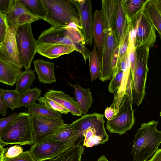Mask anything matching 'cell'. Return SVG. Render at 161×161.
Returning <instances> with one entry per match:
<instances>
[{"instance_id":"1","label":"cell","mask_w":161,"mask_h":161,"mask_svg":"<svg viewBox=\"0 0 161 161\" xmlns=\"http://www.w3.org/2000/svg\"><path fill=\"white\" fill-rule=\"evenodd\" d=\"M101 11L104 25V45L99 79L103 82L109 80L113 72L111 67L113 53L119 45L115 27L118 0H102Z\"/></svg>"},{"instance_id":"2","label":"cell","mask_w":161,"mask_h":161,"mask_svg":"<svg viewBox=\"0 0 161 161\" xmlns=\"http://www.w3.org/2000/svg\"><path fill=\"white\" fill-rule=\"evenodd\" d=\"M158 124L152 120L141 124L133 141V161H146L157 150L161 143V131L157 128Z\"/></svg>"},{"instance_id":"3","label":"cell","mask_w":161,"mask_h":161,"mask_svg":"<svg viewBox=\"0 0 161 161\" xmlns=\"http://www.w3.org/2000/svg\"><path fill=\"white\" fill-rule=\"evenodd\" d=\"M47 11L45 21L52 26L65 27L75 23L82 30L80 18L72 0H42Z\"/></svg>"},{"instance_id":"4","label":"cell","mask_w":161,"mask_h":161,"mask_svg":"<svg viewBox=\"0 0 161 161\" xmlns=\"http://www.w3.org/2000/svg\"><path fill=\"white\" fill-rule=\"evenodd\" d=\"M0 144L4 145H33L31 115L27 112L19 113L8 128L0 136Z\"/></svg>"},{"instance_id":"5","label":"cell","mask_w":161,"mask_h":161,"mask_svg":"<svg viewBox=\"0 0 161 161\" xmlns=\"http://www.w3.org/2000/svg\"><path fill=\"white\" fill-rule=\"evenodd\" d=\"M149 48L145 46L136 49V61L132 75V90L133 100L139 106L145 94L147 75L149 71L148 62Z\"/></svg>"},{"instance_id":"6","label":"cell","mask_w":161,"mask_h":161,"mask_svg":"<svg viewBox=\"0 0 161 161\" xmlns=\"http://www.w3.org/2000/svg\"><path fill=\"white\" fill-rule=\"evenodd\" d=\"M16 38L21 63L25 70L30 69L38 47L37 40L33 36L31 23L17 27Z\"/></svg>"},{"instance_id":"7","label":"cell","mask_w":161,"mask_h":161,"mask_svg":"<svg viewBox=\"0 0 161 161\" xmlns=\"http://www.w3.org/2000/svg\"><path fill=\"white\" fill-rule=\"evenodd\" d=\"M133 101L128 94H125L115 117L107 121L106 128L110 134L121 135L131 129L135 122Z\"/></svg>"},{"instance_id":"8","label":"cell","mask_w":161,"mask_h":161,"mask_svg":"<svg viewBox=\"0 0 161 161\" xmlns=\"http://www.w3.org/2000/svg\"><path fill=\"white\" fill-rule=\"evenodd\" d=\"M130 26L134 32V45L136 49L145 46L150 49L154 46L156 31L144 11L132 20Z\"/></svg>"},{"instance_id":"9","label":"cell","mask_w":161,"mask_h":161,"mask_svg":"<svg viewBox=\"0 0 161 161\" xmlns=\"http://www.w3.org/2000/svg\"><path fill=\"white\" fill-rule=\"evenodd\" d=\"M31 122L34 139L33 145L50 138L65 124L61 118L38 115H31Z\"/></svg>"},{"instance_id":"10","label":"cell","mask_w":161,"mask_h":161,"mask_svg":"<svg viewBox=\"0 0 161 161\" xmlns=\"http://www.w3.org/2000/svg\"><path fill=\"white\" fill-rule=\"evenodd\" d=\"M79 15L82 27V33L86 42L91 46L93 44L92 27L93 22L92 5L90 0H72Z\"/></svg>"},{"instance_id":"11","label":"cell","mask_w":161,"mask_h":161,"mask_svg":"<svg viewBox=\"0 0 161 161\" xmlns=\"http://www.w3.org/2000/svg\"><path fill=\"white\" fill-rule=\"evenodd\" d=\"M16 27L8 25L5 39L0 44V58L22 68L16 40Z\"/></svg>"},{"instance_id":"12","label":"cell","mask_w":161,"mask_h":161,"mask_svg":"<svg viewBox=\"0 0 161 161\" xmlns=\"http://www.w3.org/2000/svg\"><path fill=\"white\" fill-rule=\"evenodd\" d=\"M69 147L48 139L37 145H31L29 151L36 161H45L57 157Z\"/></svg>"},{"instance_id":"13","label":"cell","mask_w":161,"mask_h":161,"mask_svg":"<svg viewBox=\"0 0 161 161\" xmlns=\"http://www.w3.org/2000/svg\"><path fill=\"white\" fill-rule=\"evenodd\" d=\"M104 115L102 114L94 112L83 115L72 123L74 129L71 143L75 144L78 140H82L83 132L88 128L104 123Z\"/></svg>"},{"instance_id":"14","label":"cell","mask_w":161,"mask_h":161,"mask_svg":"<svg viewBox=\"0 0 161 161\" xmlns=\"http://www.w3.org/2000/svg\"><path fill=\"white\" fill-rule=\"evenodd\" d=\"M37 42L38 45L44 44L59 43L72 45L75 48L77 44L67 36L66 27L55 26H51L44 30L39 36Z\"/></svg>"},{"instance_id":"15","label":"cell","mask_w":161,"mask_h":161,"mask_svg":"<svg viewBox=\"0 0 161 161\" xmlns=\"http://www.w3.org/2000/svg\"><path fill=\"white\" fill-rule=\"evenodd\" d=\"M103 29V22L101 11L96 10L94 14L92 36L94 46L96 47L101 63L104 45Z\"/></svg>"},{"instance_id":"16","label":"cell","mask_w":161,"mask_h":161,"mask_svg":"<svg viewBox=\"0 0 161 161\" xmlns=\"http://www.w3.org/2000/svg\"><path fill=\"white\" fill-rule=\"evenodd\" d=\"M44 97L49 98L60 104L67 109L72 115L82 116L76 101L63 91L50 90L44 94Z\"/></svg>"},{"instance_id":"17","label":"cell","mask_w":161,"mask_h":161,"mask_svg":"<svg viewBox=\"0 0 161 161\" xmlns=\"http://www.w3.org/2000/svg\"><path fill=\"white\" fill-rule=\"evenodd\" d=\"M73 46L63 44H44L38 45L37 53L50 59H54L76 50Z\"/></svg>"},{"instance_id":"18","label":"cell","mask_w":161,"mask_h":161,"mask_svg":"<svg viewBox=\"0 0 161 161\" xmlns=\"http://www.w3.org/2000/svg\"><path fill=\"white\" fill-rule=\"evenodd\" d=\"M33 63L35 71L38 75L40 82L51 84L56 82L54 72L55 64L53 62L43 59H37L34 60Z\"/></svg>"},{"instance_id":"19","label":"cell","mask_w":161,"mask_h":161,"mask_svg":"<svg viewBox=\"0 0 161 161\" xmlns=\"http://www.w3.org/2000/svg\"><path fill=\"white\" fill-rule=\"evenodd\" d=\"M21 67L0 58V82L13 86L21 72Z\"/></svg>"},{"instance_id":"20","label":"cell","mask_w":161,"mask_h":161,"mask_svg":"<svg viewBox=\"0 0 161 161\" xmlns=\"http://www.w3.org/2000/svg\"><path fill=\"white\" fill-rule=\"evenodd\" d=\"M69 84L74 88L76 102L82 115L87 114L93 102L90 89L84 88L78 84Z\"/></svg>"},{"instance_id":"21","label":"cell","mask_w":161,"mask_h":161,"mask_svg":"<svg viewBox=\"0 0 161 161\" xmlns=\"http://www.w3.org/2000/svg\"><path fill=\"white\" fill-rule=\"evenodd\" d=\"M128 25L144 10L150 0H121Z\"/></svg>"},{"instance_id":"22","label":"cell","mask_w":161,"mask_h":161,"mask_svg":"<svg viewBox=\"0 0 161 161\" xmlns=\"http://www.w3.org/2000/svg\"><path fill=\"white\" fill-rule=\"evenodd\" d=\"M115 27L119 44L120 46L123 43L126 34L130 31L128 22L123 8L121 0H118Z\"/></svg>"},{"instance_id":"23","label":"cell","mask_w":161,"mask_h":161,"mask_svg":"<svg viewBox=\"0 0 161 161\" xmlns=\"http://www.w3.org/2000/svg\"><path fill=\"white\" fill-rule=\"evenodd\" d=\"M82 141H79L77 143L68 148L56 158L50 159L49 161H81L84 146L80 144Z\"/></svg>"},{"instance_id":"24","label":"cell","mask_w":161,"mask_h":161,"mask_svg":"<svg viewBox=\"0 0 161 161\" xmlns=\"http://www.w3.org/2000/svg\"><path fill=\"white\" fill-rule=\"evenodd\" d=\"M74 127L72 123L65 124L50 139L64 146H73L71 143L74 132Z\"/></svg>"},{"instance_id":"25","label":"cell","mask_w":161,"mask_h":161,"mask_svg":"<svg viewBox=\"0 0 161 161\" xmlns=\"http://www.w3.org/2000/svg\"><path fill=\"white\" fill-rule=\"evenodd\" d=\"M27 10L39 19L45 20L47 11L42 0H20Z\"/></svg>"},{"instance_id":"26","label":"cell","mask_w":161,"mask_h":161,"mask_svg":"<svg viewBox=\"0 0 161 161\" xmlns=\"http://www.w3.org/2000/svg\"><path fill=\"white\" fill-rule=\"evenodd\" d=\"M144 11L158 33L161 40V15L153 0H150Z\"/></svg>"},{"instance_id":"27","label":"cell","mask_w":161,"mask_h":161,"mask_svg":"<svg viewBox=\"0 0 161 161\" xmlns=\"http://www.w3.org/2000/svg\"><path fill=\"white\" fill-rule=\"evenodd\" d=\"M35 78L36 75L34 71L29 69L21 71L16 80L15 90L21 93L30 89Z\"/></svg>"},{"instance_id":"28","label":"cell","mask_w":161,"mask_h":161,"mask_svg":"<svg viewBox=\"0 0 161 161\" xmlns=\"http://www.w3.org/2000/svg\"><path fill=\"white\" fill-rule=\"evenodd\" d=\"M0 95L8 107L13 111L21 107L20 104L21 93L15 90H6L1 88Z\"/></svg>"},{"instance_id":"29","label":"cell","mask_w":161,"mask_h":161,"mask_svg":"<svg viewBox=\"0 0 161 161\" xmlns=\"http://www.w3.org/2000/svg\"><path fill=\"white\" fill-rule=\"evenodd\" d=\"M27 11H28L20 0H14L12 7L6 14L8 25L15 27L17 19L22 14Z\"/></svg>"},{"instance_id":"30","label":"cell","mask_w":161,"mask_h":161,"mask_svg":"<svg viewBox=\"0 0 161 161\" xmlns=\"http://www.w3.org/2000/svg\"><path fill=\"white\" fill-rule=\"evenodd\" d=\"M27 112L31 115H38L43 116L61 119L60 113L51 109L42 103H36L28 108Z\"/></svg>"},{"instance_id":"31","label":"cell","mask_w":161,"mask_h":161,"mask_svg":"<svg viewBox=\"0 0 161 161\" xmlns=\"http://www.w3.org/2000/svg\"><path fill=\"white\" fill-rule=\"evenodd\" d=\"M42 91L40 88L35 87L21 93L20 104L26 108H29L36 103V101L40 97Z\"/></svg>"},{"instance_id":"32","label":"cell","mask_w":161,"mask_h":161,"mask_svg":"<svg viewBox=\"0 0 161 161\" xmlns=\"http://www.w3.org/2000/svg\"><path fill=\"white\" fill-rule=\"evenodd\" d=\"M89 59L91 80L93 81L99 77L101 71V62L94 46L89 53Z\"/></svg>"},{"instance_id":"33","label":"cell","mask_w":161,"mask_h":161,"mask_svg":"<svg viewBox=\"0 0 161 161\" xmlns=\"http://www.w3.org/2000/svg\"><path fill=\"white\" fill-rule=\"evenodd\" d=\"M67 36L74 43L85 45L86 41L83 34L74 22L69 23L66 27Z\"/></svg>"},{"instance_id":"34","label":"cell","mask_w":161,"mask_h":161,"mask_svg":"<svg viewBox=\"0 0 161 161\" xmlns=\"http://www.w3.org/2000/svg\"><path fill=\"white\" fill-rule=\"evenodd\" d=\"M123 76V72L121 67L116 69L113 74L111 80L109 85V91L114 95V97L117 96L121 86Z\"/></svg>"},{"instance_id":"35","label":"cell","mask_w":161,"mask_h":161,"mask_svg":"<svg viewBox=\"0 0 161 161\" xmlns=\"http://www.w3.org/2000/svg\"><path fill=\"white\" fill-rule=\"evenodd\" d=\"M37 100L39 103L43 104L49 108L61 113L66 114L69 112L63 106L49 98L42 97H40Z\"/></svg>"},{"instance_id":"36","label":"cell","mask_w":161,"mask_h":161,"mask_svg":"<svg viewBox=\"0 0 161 161\" xmlns=\"http://www.w3.org/2000/svg\"><path fill=\"white\" fill-rule=\"evenodd\" d=\"M23 152L22 147L18 144L6 148L4 154L0 156V161L4 158H10L16 157Z\"/></svg>"},{"instance_id":"37","label":"cell","mask_w":161,"mask_h":161,"mask_svg":"<svg viewBox=\"0 0 161 161\" xmlns=\"http://www.w3.org/2000/svg\"><path fill=\"white\" fill-rule=\"evenodd\" d=\"M39 19L37 17L27 11L22 14L17 19L15 26L18 27L26 24L31 23Z\"/></svg>"},{"instance_id":"38","label":"cell","mask_w":161,"mask_h":161,"mask_svg":"<svg viewBox=\"0 0 161 161\" xmlns=\"http://www.w3.org/2000/svg\"><path fill=\"white\" fill-rule=\"evenodd\" d=\"M129 31L126 34L123 43L119 46V58L117 67H121V62L127 54L129 46Z\"/></svg>"},{"instance_id":"39","label":"cell","mask_w":161,"mask_h":161,"mask_svg":"<svg viewBox=\"0 0 161 161\" xmlns=\"http://www.w3.org/2000/svg\"><path fill=\"white\" fill-rule=\"evenodd\" d=\"M18 114L14 112L8 117H3L0 119V136L8 128Z\"/></svg>"},{"instance_id":"40","label":"cell","mask_w":161,"mask_h":161,"mask_svg":"<svg viewBox=\"0 0 161 161\" xmlns=\"http://www.w3.org/2000/svg\"><path fill=\"white\" fill-rule=\"evenodd\" d=\"M8 27L6 14L0 13V44L5 39Z\"/></svg>"},{"instance_id":"41","label":"cell","mask_w":161,"mask_h":161,"mask_svg":"<svg viewBox=\"0 0 161 161\" xmlns=\"http://www.w3.org/2000/svg\"><path fill=\"white\" fill-rule=\"evenodd\" d=\"M2 161H36L29 151L23 152L18 156L13 158H4Z\"/></svg>"},{"instance_id":"42","label":"cell","mask_w":161,"mask_h":161,"mask_svg":"<svg viewBox=\"0 0 161 161\" xmlns=\"http://www.w3.org/2000/svg\"><path fill=\"white\" fill-rule=\"evenodd\" d=\"M119 46H118L114 50L111 58V67L113 74L117 67L119 58Z\"/></svg>"},{"instance_id":"43","label":"cell","mask_w":161,"mask_h":161,"mask_svg":"<svg viewBox=\"0 0 161 161\" xmlns=\"http://www.w3.org/2000/svg\"><path fill=\"white\" fill-rule=\"evenodd\" d=\"M14 0H0V13L6 14L10 10Z\"/></svg>"},{"instance_id":"44","label":"cell","mask_w":161,"mask_h":161,"mask_svg":"<svg viewBox=\"0 0 161 161\" xmlns=\"http://www.w3.org/2000/svg\"><path fill=\"white\" fill-rule=\"evenodd\" d=\"M116 114L117 113L115 109L114 103L110 107H107L104 112L105 116L108 120H112Z\"/></svg>"},{"instance_id":"45","label":"cell","mask_w":161,"mask_h":161,"mask_svg":"<svg viewBox=\"0 0 161 161\" xmlns=\"http://www.w3.org/2000/svg\"><path fill=\"white\" fill-rule=\"evenodd\" d=\"M8 107L0 95V113L3 116H6Z\"/></svg>"},{"instance_id":"46","label":"cell","mask_w":161,"mask_h":161,"mask_svg":"<svg viewBox=\"0 0 161 161\" xmlns=\"http://www.w3.org/2000/svg\"><path fill=\"white\" fill-rule=\"evenodd\" d=\"M148 161H161V148L158 149Z\"/></svg>"},{"instance_id":"47","label":"cell","mask_w":161,"mask_h":161,"mask_svg":"<svg viewBox=\"0 0 161 161\" xmlns=\"http://www.w3.org/2000/svg\"><path fill=\"white\" fill-rule=\"evenodd\" d=\"M153 1L161 15V0H153Z\"/></svg>"},{"instance_id":"48","label":"cell","mask_w":161,"mask_h":161,"mask_svg":"<svg viewBox=\"0 0 161 161\" xmlns=\"http://www.w3.org/2000/svg\"><path fill=\"white\" fill-rule=\"evenodd\" d=\"M96 161H109L106 158L105 155H102Z\"/></svg>"},{"instance_id":"49","label":"cell","mask_w":161,"mask_h":161,"mask_svg":"<svg viewBox=\"0 0 161 161\" xmlns=\"http://www.w3.org/2000/svg\"><path fill=\"white\" fill-rule=\"evenodd\" d=\"M160 116L161 117V111L160 113V114H159Z\"/></svg>"}]
</instances>
